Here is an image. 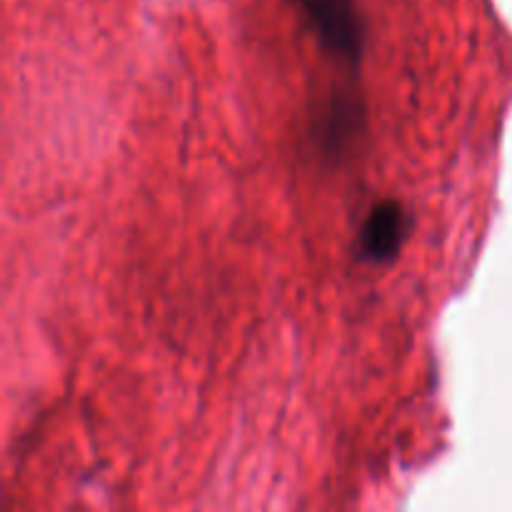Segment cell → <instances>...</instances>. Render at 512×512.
Returning <instances> with one entry per match:
<instances>
[{
    "mask_svg": "<svg viewBox=\"0 0 512 512\" xmlns=\"http://www.w3.org/2000/svg\"><path fill=\"white\" fill-rule=\"evenodd\" d=\"M315 35L335 58L358 63L363 53V20L355 0H300Z\"/></svg>",
    "mask_w": 512,
    "mask_h": 512,
    "instance_id": "6da1fadb",
    "label": "cell"
},
{
    "mask_svg": "<svg viewBox=\"0 0 512 512\" xmlns=\"http://www.w3.org/2000/svg\"><path fill=\"white\" fill-rule=\"evenodd\" d=\"M410 230V215L398 200H380L365 215L360 228V255L373 263H388L403 248Z\"/></svg>",
    "mask_w": 512,
    "mask_h": 512,
    "instance_id": "7a4b0ae2",
    "label": "cell"
}]
</instances>
